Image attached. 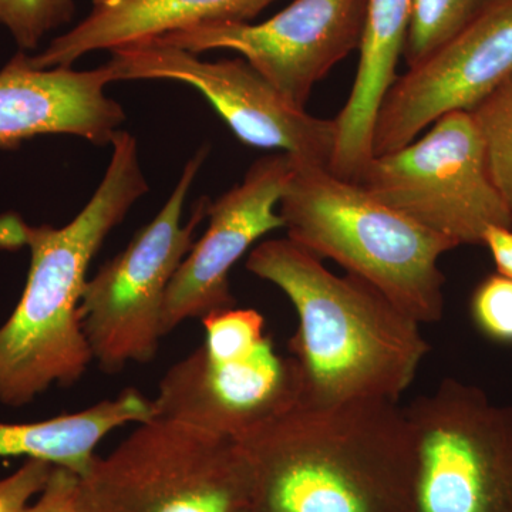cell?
Returning a JSON list of instances; mask_svg holds the SVG:
<instances>
[{"mask_svg":"<svg viewBox=\"0 0 512 512\" xmlns=\"http://www.w3.org/2000/svg\"><path fill=\"white\" fill-rule=\"evenodd\" d=\"M93 197L63 227L30 225L18 214L0 217V249L28 248L22 298L0 326V403H32L53 384L72 386L93 362L80 323L87 271L114 228L147 194L137 138L120 130Z\"/></svg>","mask_w":512,"mask_h":512,"instance_id":"obj_1","label":"cell"},{"mask_svg":"<svg viewBox=\"0 0 512 512\" xmlns=\"http://www.w3.org/2000/svg\"><path fill=\"white\" fill-rule=\"evenodd\" d=\"M237 443L254 512L413 511L416 446L397 403H299Z\"/></svg>","mask_w":512,"mask_h":512,"instance_id":"obj_2","label":"cell"},{"mask_svg":"<svg viewBox=\"0 0 512 512\" xmlns=\"http://www.w3.org/2000/svg\"><path fill=\"white\" fill-rule=\"evenodd\" d=\"M245 266L281 289L298 315L289 350L302 404L399 403L430 352L421 323L357 276L332 274L288 237L256 245Z\"/></svg>","mask_w":512,"mask_h":512,"instance_id":"obj_3","label":"cell"},{"mask_svg":"<svg viewBox=\"0 0 512 512\" xmlns=\"http://www.w3.org/2000/svg\"><path fill=\"white\" fill-rule=\"evenodd\" d=\"M279 214L291 241L332 259L421 325L443 318L446 276L439 261L456 242L319 165L295 164Z\"/></svg>","mask_w":512,"mask_h":512,"instance_id":"obj_4","label":"cell"},{"mask_svg":"<svg viewBox=\"0 0 512 512\" xmlns=\"http://www.w3.org/2000/svg\"><path fill=\"white\" fill-rule=\"evenodd\" d=\"M251 478L237 441L180 421H144L77 476L74 512H239Z\"/></svg>","mask_w":512,"mask_h":512,"instance_id":"obj_5","label":"cell"},{"mask_svg":"<svg viewBox=\"0 0 512 512\" xmlns=\"http://www.w3.org/2000/svg\"><path fill=\"white\" fill-rule=\"evenodd\" d=\"M208 147L185 164L170 198L154 220L131 239L119 255L87 279L79 306L80 323L93 360L106 373L130 363L151 362L163 338L165 295L175 272L195 244V232L207 218L210 200L202 197L183 224L188 192Z\"/></svg>","mask_w":512,"mask_h":512,"instance_id":"obj_6","label":"cell"},{"mask_svg":"<svg viewBox=\"0 0 512 512\" xmlns=\"http://www.w3.org/2000/svg\"><path fill=\"white\" fill-rule=\"evenodd\" d=\"M404 410L416 446L412 512H512V404L448 377Z\"/></svg>","mask_w":512,"mask_h":512,"instance_id":"obj_7","label":"cell"},{"mask_svg":"<svg viewBox=\"0 0 512 512\" xmlns=\"http://www.w3.org/2000/svg\"><path fill=\"white\" fill-rule=\"evenodd\" d=\"M357 183L458 247L483 245L493 225L512 228V210L494 184L483 138L467 111L446 114L423 137L372 157Z\"/></svg>","mask_w":512,"mask_h":512,"instance_id":"obj_8","label":"cell"},{"mask_svg":"<svg viewBox=\"0 0 512 512\" xmlns=\"http://www.w3.org/2000/svg\"><path fill=\"white\" fill-rule=\"evenodd\" d=\"M113 82L171 80L194 87L249 147L286 154L295 164L330 167L336 147L335 119H320L293 106L242 57L218 62L144 42L111 52Z\"/></svg>","mask_w":512,"mask_h":512,"instance_id":"obj_9","label":"cell"},{"mask_svg":"<svg viewBox=\"0 0 512 512\" xmlns=\"http://www.w3.org/2000/svg\"><path fill=\"white\" fill-rule=\"evenodd\" d=\"M366 16L367 0H293L262 23H210L153 42L194 55L238 53L293 106L306 109L316 83L360 49Z\"/></svg>","mask_w":512,"mask_h":512,"instance_id":"obj_10","label":"cell"},{"mask_svg":"<svg viewBox=\"0 0 512 512\" xmlns=\"http://www.w3.org/2000/svg\"><path fill=\"white\" fill-rule=\"evenodd\" d=\"M511 74L512 0H504L397 76L377 113L373 157L407 146L446 114L471 113Z\"/></svg>","mask_w":512,"mask_h":512,"instance_id":"obj_11","label":"cell"},{"mask_svg":"<svg viewBox=\"0 0 512 512\" xmlns=\"http://www.w3.org/2000/svg\"><path fill=\"white\" fill-rule=\"evenodd\" d=\"M302 400L301 373L271 338L249 355L221 359L204 346L168 369L153 400L156 417L238 441Z\"/></svg>","mask_w":512,"mask_h":512,"instance_id":"obj_12","label":"cell"},{"mask_svg":"<svg viewBox=\"0 0 512 512\" xmlns=\"http://www.w3.org/2000/svg\"><path fill=\"white\" fill-rule=\"evenodd\" d=\"M295 161L275 153L256 160L244 180L208 204L207 231L195 241L165 295L164 336L188 319L234 308L229 274L252 245L284 228L279 202Z\"/></svg>","mask_w":512,"mask_h":512,"instance_id":"obj_13","label":"cell"},{"mask_svg":"<svg viewBox=\"0 0 512 512\" xmlns=\"http://www.w3.org/2000/svg\"><path fill=\"white\" fill-rule=\"evenodd\" d=\"M109 66L40 69L25 52L0 69V150H13L42 136H73L110 146L126 120L123 107L106 94Z\"/></svg>","mask_w":512,"mask_h":512,"instance_id":"obj_14","label":"cell"},{"mask_svg":"<svg viewBox=\"0 0 512 512\" xmlns=\"http://www.w3.org/2000/svg\"><path fill=\"white\" fill-rule=\"evenodd\" d=\"M276 0H93L89 15L56 36L30 63L40 69L73 67L99 50L150 42L158 37L210 25L251 22Z\"/></svg>","mask_w":512,"mask_h":512,"instance_id":"obj_15","label":"cell"},{"mask_svg":"<svg viewBox=\"0 0 512 512\" xmlns=\"http://www.w3.org/2000/svg\"><path fill=\"white\" fill-rule=\"evenodd\" d=\"M413 0H367L359 66L345 106L335 117L336 147L329 170L357 183L372 160L373 128L386 93L397 79Z\"/></svg>","mask_w":512,"mask_h":512,"instance_id":"obj_16","label":"cell"},{"mask_svg":"<svg viewBox=\"0 0 512 512\" xmlns=\"http://www.w3.org/2000/svg\"><path fill=\"white\" fill-rule=\"evenodd\" d=\"M153 400L137 389L89 409L37 423L0 421V457L37 458L83 476L96 458V447L111 431L128 423L154 419Z\"/></svg>","mask_w":512,"mask_h":512,"instance_id":"obj_17","label":"cell"},{"mask_svg":"<svg viewBox=\"0 0 512 512\" xmlns=\"http://www.w3.org/2000/svg\"><path fill=\"white\" fill-rule=\"evenodd\" d=\"M504 0H413L404 43L407 69L423 62L451 37L476 22Z\"/></svg>","mask_w":512,"mask_h":512,"instance_id":"obj_18","label":"cell"},{"mask_svg":"<svg viewBox=\"0 0 512 512\" xmlns=\"http://www.w3.org/2000/svg\"><path fill=\"white\" fill-rule=\"evenodd\" d=\"M470 114L483 138L494 184L512 210V74Z\"/></svg>","mask_w":512,"mask_h":512,"instance_id":"obj_19","label":"cell"},{"mask_svg":"<svg viewBox=\"0 0 512 512\" xmlns=\"http://www.w3.org/2000/svg\"><path fill=\"white\" fill-rule=\"evenodd\" d=\"M73 15L74 0H0V28L8 30L20 52L36 50Z\"/></svg>","mask_w":512,"mask_h":512,"instance_id":"obj_20","label":"cell"},{"mask_svg":"<svg viewBox=\"0 0 512 512\" xmlns=\"http://www.w3.org/2000/svg\"><path fill=\"white\" fill-rule=\"evenodd\" d=\"M205 350L221 359L249 355L269 338L265 319L255 309L228 308L201 319Z\"/></svg>","mask_w":512,"mask_h":512,"instance_id":"obj_21","label":"cell"},{"mask_svg":"<svg viewBox=\"0 0 512 512\" xmlns=\"http://www.w3.org/2000/svg\"><path fill=\"white\" fill-rule=\"evenodd\" d=\"M470 315L485 338L512 345V281L500 274L488 275L474 289Z\"/></svg>","mask_w":512,"mask_h":512,"instance_id":"obj_22","label":"cell"},{"mask_svg":"<svg viewBox=\"0 0 512 512\" xmlns=\"http://www.w3.org/2000/svg\"><path fill=\"white\" fill-rule=\"evenodd\" d=\"M53 464L28 458L12 476L0 478V512H22L30 500L42 493L52 474Z\"/></svg>","mask_w":512,"mask_h":512,"instance_id":"obj_23","label":"cell"},{"mask_svg":"<svg viewBox=\"0 0 512 512\" xmlns=\"http://www.w3.org/2000/svg\"><path fill=\"white\" fill-rule=\"evenodd\" d=\"M77 474L55 467L46 487L32 505L22 512H74Z\"/></svg>","mask_w":512,"mask_h":512,"instance_id":"obj_24","label":"cell"},{"mask_svg":"<svg viewBox=\"0 0 512 512\" xmlns=\"http://www.w3.org/2000/svg\"><path fill=\"white\" fill-rule=\"evenodd\" d=\"M483 245L493 256L497 274L512 281V228L493 225L485 229Z\"/></svg>","mask_w":512,"mask_h":512,"instance_id":"obj_25","label":"cell"},{"mask_svg":"<svg viewBox=\"0 0 512 512\" xmlns=\"http://www.w3.org/2000/svg\"><path fill=\"white\" fill-rule=\"evenodd\" d=\"M239 512H254V511L249 510V508H247V510H242V511H239Z\"/></svg>","mask_w":512,"mask_h":512,"instance_id":"obj_26","label":"cell"}]
</instances>
